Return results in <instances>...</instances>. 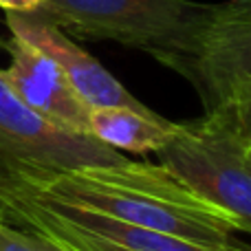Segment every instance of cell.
Returning a JSON list of instances; mask_svg holds the SVG:
<instances>
[{"instance_id": "obj_10", "label": "cell", "mask_w": 251, "mask_h": 251, "mask_svg": "<svg viewBox=\"0 0 251 251\" xmlns=\"http://www.w3.org/2000/svg\"><path fill=\"white\" fill-rule=\"evenodd\" d=\"M40 4H42V0H0V7L4 11H20V13L35 11Z\"/></svg>"}, {"instance_id": "obj_8", "label": "cell", "mask_w": 251, "mask_h": 251, "mask_svg": "<svg viewBox=\"0 0 251 251\" xmlns=\"http://www.w3.org/2000/svg\"><path fill=\"white\" fill-rule=\"evenodd\" d=\"M176 122H168L150 108L101 106L88 113V132L117 152L156 154L172 137Z\"/></svg>"}, {"instance_id": "obj_6", "label": "cell", "mask_w": 251, "mask_h": 251, "mask_svg": "<svg viewBox=\"0 0 251 251\" xmlns=\"http://www.w3.org/2000/svg\"><path fill=\"white\" fill-rule=\"evenodd\" d=\"M4 22L13 38L25 40L60 66L88 108H101V106H128L137 110L148 108L91 53L77 47L60 26L49 22L47 18L38 16L35 11H7Z\"/></svg>"}, {"instance_id": "obj_11", "label": "cell", "mask_w": 251, "mask_h": 251, "mask_svg": "<svg viewBox=\"0 0 251 251\" xmlns=\"http://www.w3.org/2000/svg\"><path fill=\"white\" fill-rule=\"evenodd\" d=\"M42 238H44V236H42ZM53 245H55V243H53ZM57 247H60V245H57ZM60 249H64V251H77V249H66V247H60Z\"/></svg>"}, {"instance_id": "obj_9", "label": "cell", "mask_w": 251, "mask_h": 251, "mask_svg": "<svg viewBox=\"0 0 251 251\" xmlns=\"http://www.w3.org/2000/svg\"><path fill=\"white\" fill-rule=\"evenodd\" d=\"M0 251H64L40 234L0 221Z\"/></svg>"}, {"instance_id": "obj_7", "label": "cell", "mask_w": 251, "mask_h": 251, "mask_svg": "<svg viewBox=\"0 0 251 251\" xmlns=\"http://www.w3.org/2000/svg\"><path fill=\"white\" fill-rule=\"evenodd\" d=\"M4 49L9 51L11 64L0 71V77L9 91L29 110L38 113L53 126L66 132L91 137L88 132L91 108L75 93L60 66L42 51L13 35L4 42Z\"/></svg>"}, {"instance_id": "obj_2", "label": "cell", "mask_w": 251, "mask_h": 251, "mask_svg": "<svg viewBox=\"0 0 251 251\" xmlns=\"http://www.w3.org/2000/svg\"><path fill=\"white\" fill-rule=\"evenodd\" d=\"M159 165L183 187L251 229V119L231 110L176 124L156 152Z\"/></svg>"}, {"instance_id": "obj_3", "label": "cell", "mask_w": 251, "mask_h": 251, "mask_svg": "<svg viewBox=\"0 0 251 251\" xmlns=\"http://www.w3.org/2000/svg\"><path fill=\"white\" fill-rule=\"evenodd\" d=\"M196 0H42L35 13L84 40H113L168 66L209 18Z\"/></svg>"}, {"instance_id": "obj_4", "label": "cell", "mask_w": 251, "mask_h": 251, "mask_svg": "<svg viewBox=\"0 0 251 251\" xmlns=\"http://www.w3.org/2000/svg\"><path fill=\"white\" fill-rule=\"evenodd\" d=\"M168 69L194 86L205 113L231 110L251 119V0L214 2Z\"/></svg>"}, {"instance_id": "obj_5", "label": "cell", "mask_w": 251, "mask_h": 251, "mask_svg": "<svg viewBox=\"0 0 251 251\" xmlns=\"http://www.w3.org/2000/svg\"><path fill=\"white\" fill-rule=\"evenodd\" d=\"M128 156L93 137L73 134L29 110L0 77V183L122 163Z\"/></svg>"}, {"instance_id": "obj_1", "label": "cell", "mask_w": 251, "mask_h": 251, "mask_svg": "<svg viewBox=\"0 0 251 251\" xmlns=\"http://www.w3.org/2000/svg\"><path fill=\"white\" fill-rule=\"evenodd\" d=\"M9 183L190 243L209 247L240 243L234 218L192 194L154 163L126 159L122 163L86 165Z\"/></svg>"}]
</instances>
